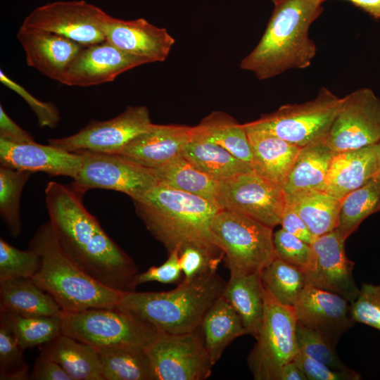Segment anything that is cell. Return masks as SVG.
Returning <instances> with one entry per match:
<instances>
[{
	"label": "cell",
	"mask_w": 380,
	"mask_h": 380,
	"mask_svg": "<svg viewBox=\"0 0 380 380\" xmlns=\"http://www.w3.org/2000/svg\"><path fill=\"white\" fill-rule=\"evenodd\" d=\"M83 195L72 185L46 184V209L61 248L101 284L121 293L135 291L138 267L85 208Z\"/></svg>",
	"instance_id": "cell-1"
},
{
	"label": "cell",
	"mask_w": 380,
	"mask_h": 380,
	"mask_svg": "<svg viewBox=\"0 0 380 380\" xmlns=\"http://www.w3.org/2000/svg\"><path fill=\"white\" fill-rule=\"evenodd\" d=\"M132 201L137 215L168 253L196 246L224 258L210 232L211 221L220 209L215 203L162 183Z\"/></svg>",
	"instance_id": "cell-2"
},
{
	"label": "cell",
	"mask_w": 380,
	"mask_h": 380,
	"mask_svg": "<svg viewBox=\"0 0 380 380\" xmlns=\"http://www.w3.org/2000/svg\"><path fill=\"white\" fill-rule=\"evenodd\" d=\"M324 0H280L256 46L240 63L260 80L290 69L309 67L317 47L309 36L312 23L322 11Z\"/></svg>",
	"instance_id": "cell-3"
},
{
	"label": "cell",
	"mask_w": 380,
	"mask_h": 380,
	"mask_svg": "<svg viewBox=\"0 0 380 380\" xmlns=\"http://www.w3.org/2000/svg\"><path fill=\"white\" fill-rule=\"evenodd\" d=\"M226 281L210 270L183 279L167 291L123 293L118 307L129 311L158 331L184 334L197 329L214 303L222 296Z\"/></svg>",
	"instance_id": "cell-4"
},
{
	"label": "cell",
	"mask_w": 380,
	"mask_h": 380,
	"mask_svg": "<svg viewBox=\"0 0 380 380\" xmlns=\"http://www.w3.org/2000/svg\"><path fill=\"white\" fill-rule=\"evenodd\" d=\"M28 248L42 259L32 280L55 299L63 312L118 306L123 293L101 284L82 270L61 248L49 220L38 227Z\"/></svg>",
	"instance_id": "cell-5"
},
{
	"label": "cell",
	"mask_w": 380,
	"mask_h": 380,
	"mask_svg": "<svg viewBox=\"0 0 380 380\" xmlns=\"http://www.w3.org/2000/svg\"><path fill=\"white\" fill-rule=\"evenodd\" d=\"M273 229L247 215L220 209L210 224L230 277L260 274L276 257Z\"/></svg>",
	"instance_id": "cell-6"
},
{
	"label": "cell",
	"mask_w": 380,
	"mask_h": 380,
	"mask_svg": "<svg viewBox=\"0 0 380 380\" xmlns=\"http://www.w3.org/2000/svg\"><path fill=\"white\" fill-rule=\"evenodd\" d=\"M342 103L343 98L323 87L311 101L283 105L243 126L303 147L326 139Z\"/></svg>",
	"instance_id": "cell-7"
},
{
	"label": "cell",
	"mask_w": 380,
	"mask_h": 380,
	"mask_svg": "<svg viewBox=\"0 0 380 380\" xmlns=\"http://www.w3.org/2000/svg\"><path fill=\"white\" fill-rule=\"evenodd\" d=\"M158 331L120 308L62 313V334L96 348L132 346L146 348Z\"/></svg>",
	"instance_id": "cell-8"
},
{
	"label": "cell",
	"mask_w": 380,
	"mask_h": 380,
	"mask_svg": "<svg viewBox=\"0 0 380 380\" xmlns=\"http://www.w3.org/2000/svg\"><path fill=\"white\" fill-rule=\"evenodd\" d=\"M293 306L283 305L265 289L262 323L247 362L256 380H279L281 368L299 351Z\"/></svg>",
	"instance_id": "cell-9"
},
{
	"label": "cell",
	"mask_w": 380,
	"mask_h": 380,
	"mask_svg": "<svg viewBox=\"0 0 380 380\" xmlns=\"http://www.w3.org/2000/svg\"><path fill=\"white\" fill-rule=\"evenodd\" d=\"M151 380H204L214 366L206 351L201 326L184 334L158 331L145 348Z\"/></svg>",
	"instance_id": "cell-10"
},
{
	"label": "cell",
	"mask_w": 380,
	"mask_h": 380,
	"mask_svg": "<svg viewBox=\"0 0 380 380\" xmlns=\"http://www.w3.org/2000/svg\"><path fill=\"white\" fill-rule=\"evenodd\" d=\"M82 154L83 163L72 186L85 194L93 189L112 190L137 198L159 183L152 169L118 154L88 151Z\"/></svg>",
	"instance_id": "cell-11"
},
{
	"label": "cell",
	"mask_w": 380,
	"mask_h": 380,
	"mask_svg": "<svg viewBox=\"0 0 380 380\" xmlns=\"http://www.w3.org/2000/svg\"><path fill=\"white\" fill-rule=\"evenodd\" d=\"M215 203L220 209L247 215L274 228L286 204L283 189L253 170L219 181Z\"/></svg>",
	"instance_id": "cell-12"
},
{
	"label": "cell",
	"mask_w": 380,
	"mask_h": 380,
	"mask_svg": "<svg viewBox=\"0 0 380 380\" xmlns=\"http://www.w3.org/2000/svg\"><path fill=\"white\" fill-rule=\"evenodd\" d=\"M380 140V99L368 87L343 97L324 139L334 153L362 148Z\"/></svg>",
	"instance_id": "cell-13"
},
{
	"label": "cell",
	"mask_w": 380,
	"mask_h": 380,
	"mask_svg": "<svg viewBox=\"0 0 380 380\" xmlns=\"http://www.w3.org/2000/svg\"><path fill=\"white\" fill-rule=\"evenodd\" d=\"M108 15L83 0L58 1L34 8L21 26L56 33L89 46L106 40L102 25Z\"/></svg>",
	"instance_id": "cell-14"
},
{
	"label": "cell",
	"mask_w": 380,
	"mask_h": 380,
	"mask_svg": "<svg viewBox=\"0 0 380 380\" xmlns=\"http://www.w3.org/2000/svg\"><path fill=\"white\" fill-rule=\"evenodd\" d=\"M152 124L146 106H129L112 119L91 120L77 133L65 137L49 139L48 143L73 153L88 151L116 153Z\"/></svg>",
	"instance_id": "cell-15"
},
{
	"label": "cell",
	"mask_w": 380,
	"mask_h": 380,
	"mask_svg": "<svg viewBox=\"0 0 380 380\" xmlns=\"http://www.w3.org/2000/svg\"><path fill=\"white\" fill-rule=\"evenodd\" d=\"M345 241L336 229L317 237L311 244L312 257L304 272L306 285L336 293L352 303L360 289L353 274L355 262L346 254Z\"/></svg>",
	"instance_id": "cell-16"
},
{
	"label": "cell",
	"mask_w": 380,
	"mask_h": 380,
	"mask_svg": "<svg viewBox=\"0 0 380 380\" xmlns=\"http://www.w3.org/2000/svg\"><path fill=\"white\" fill-rule=\"evenodd\" d=\"M297 322L336 347L341 336L355 324L350 303L342 296L306 285L294 305Z\"/></svg>",
	"instance_id": "cell-17"
},
{
	"label": "cell",
	"mask_w": 380,
	"mask_h": 380,
	"mask_svg": "<svg viewBox=\"0 0 380 380\" xmlns=\"http://www.w3.org/2000/svg\"><path fill=\"white\" fill-rule=\"evenodd\" d=\"M148 63L106 40L84 46L70 63L61 82L65 85L89 87L112 82L119 75Z\"/></svg>",
	"instance_id": "cell-18"
},
{
	"label": "cell",
	"mask_w": 380,
	"mask_h": 380,
	"mask_svg": "<svg viewBox=\"0 0 380 380\" xmlns=\"http://www.w3.org/2000/svg\"><path fill=\"white\" fill-rule=\"evenodd\" d=\"M102 30L107 42L148 63L165 61L175 43L166 29L145 18L126 20L108 15Z\"/></svg>",
	"instance_id": "cell-19"
},
{
	"label": "cell",
	"mask_w": 380,
	"mask_h": 380,
	"mask_svg": "<svg viewBox=\"0 0 380 380\" xmlns=\"http://www.w3.org/2000/svg\"><path fill=\"white\" fill-rule=\"evenodd\" d=\"M83 158L51 144L34 141L14 142L0 138V163L10 168L42 172L52 176L75 179L81 170Z\"/></svg>",
	"instance_id": "cell-20"
},
{
	"label": "cell",
	"mask_w": 380,
	"mask_h": 380,
	"mask_svg": "<svg viewBox=\"0 0 380 380\" xmlns=\"http://www.w3.org/2000/svg\"><path fill=\"white\" fill-rule=\"evenodd\" d=\"M16 37L25 52L27 65L59 82L84 46L56 33L22 26Z\"/></svg>",
	"instance_id": "cell-21"
},
{
	"label": "cell",
	"mask_w": 380,
	"mask_h": 380,
	"mask_svg": "<svg viewBox=\"0 0 380 380\" xmlns=\"http://www.w3.org/2000/svg\"><path fill=\"white\" fill-rule=\"evenodd\" d=\"M194 127L156 125L139 134L116 153L144 167L154 169L163 165L182 152L192 137Z\"/></svg>",
	"instance_id": "cell-22"
},
{
	"label": "cell",
	"mask_w": 380,
	"mask_h": 380,
	"mask_svg": "<svg viewBox=\"0 0 380 380\" xmlns=\"http://www.w3.org/2000/svg\"><path fill=\"white\" fill-rule=\"evenodd\" d=\"M374 144L362 148L334 153L324 191L341 200L378 175Z\"/></svg>",
	"instance_id": "cell-23"
},
{
	"label": "cell",
	"mask_w": 380,
	"mask_h": 380,
	"mask_svg": "<svg viewBox=\"0 0 380 380\" xmlns=\"http://www.w3.org/2000/svg\"><path fill=\"white\" fill-rule=\"evenodd\" d=\"M246 132L251 148L253 170L283 189L301 147L265 132Z\"/></svg>",
	"instance_id": "cell-24"
},
{
	"label": "cell",
	"mask_w": 380,
	"mask_h": 380,
	"mask_svg": "<svg viewBox=\"0 0 380 380\" xmlns=\"http://www.w3.org/2000/svg\"><path fill=\"white\" fill-rule=\"evenodd\" d=\"M40 347V353L57 362L71 380H104L96 348L63 334Z\"/></svg>",
	"instance_id": "cell-25"
},
{
	"label": "cell",
	"mask_w": 380,
	"mask_h": 380,
	"mask_svg": "<svg viewBox=\"0 0 380 380\" xmlns=\"http://www.w3.org/2000/svg\"><path fill=\"white\" fill-rule=\"evenodd\" d=\"M334 155L324 140L301 147L283 186L286 196L324 190Z\"/></svg>",
	"instance_id": "cell-26"
},
{
	"label": "cell",
	"mask_w": 380,
	"mask_h": 380,
	"mask_svg": "<svg viewBox=\"0 0 380 380\" xmlns=\"http://www.w3.org/2000/svg\"><path fill=\"white\" fill-rule=\"evenodd\" d=\"M0 312L23 316H55L63 312L55 299L32 278L0 281Z\"/></svg>",
	"instance_id": "cell-27"
},
{
	"label": "cell",
	"mask_w": 380,
	"mask_h": 380,
	"mask_svg": "<svg viewBox=\"0 0 380 380\" xmlns=\"http://www.w3.org/2000/svg\"><path fill=\"white\" fill-rule=\"evenodd\" d=\"M201 328L206 351L213 365L233 341L248 334L240 316L222 295L205 315Z\"/></svg>",
	"instance_id": "cell-28"
},
{
	"label": "cell",
	"mask_w": 380,
	"mask_h": 380,
	"mask_svg": "<svg viewBox=\"0 0 380 380\" xmlns=\"http://www.w3.org/2000/svg\"><path fill=\"white\" fill-rule=\"evenodd\" d=\"M222 296L239 314L248 334L256 338L265 308V289L260 274L230 277Z\"/></svg>",
	"instance_id": "cell-29"
},
{
	"label": "cell",
	"mask_w": 380,
	"mask_h": 380,
	"mask_svg": "<svg viewBox=\"0 0 380 380\" xmlns=\"http://www.w3.org/2000/svg\"><path fill=\"white\" fill-rule=\"evenodd\" d=\"M182 155L202 171L217 181L253 171L251 165L223 147L193 135Z\"/></svg>",
	"instance_id": "cell-30"
},
{
	"label": "cell",
	"mask_w": 380,
	"mask_h": 380,
	"mask_svg": "<svg viewBox=\"0 0 380 380\" xmlns=\"http://www.w3.org/2000/svg\"><path fill=\"white\" fill-rule=\"evenodd\" d=\"M194 135L215 143L251 163L252 152L243 124L223 111H213L194 127Z\"/></svg>",
	"instance_id": "cell-31"
},
{
	"label": "cell",
	"mask_w": 380,
	"mask_h": 380,
	"mask_svg": "<svg viewBox=\"0 0 380 380\" xmlns=\"http://www.w3.org/2000/svg\"><path fill=\"white\" fill-rule=\"evenodd\" d=\"M286 199L316 237L337 228L341 201L324 190L286 196Z\"/></svg>",
	"instance_id": "cell-32"
},
{
	"label": "cell",
	"mask_w": 380,
	"mask_h": 380,
	"mask_svg": "<svg viewBox=\"0 0 380 380\" xmlns=\"http://www.w3.org/2000/svg\"><path fill=\"white\" fill-rule=\"evenodd\" d=\"M152 170L159 183L215 203L219 181L202 171L182 154Z\"/></svg>",
	"instance_id": "cell-33"
},
{
	"label": "cell",
	"mask_w": 380,
	"mask_h": 380,
	"mask_svg": "<svg viewBox=\"0 0 380 380\" xmlns=\"http://www.w3.org/2000/svg\"><path fill=\"white\" fill-rule=\"evenodd\" d=\"M104 380H151V369L145 348L115 346L96 348Z\"/></svg>",
	"instance_id": "cell-34"
},
{
	"label": "cell",
	"mask_w": 380,
	"mask_h": 380,
	"mask_svg": "<svg viewBox=\"0 0 380 380\" xmlns=\"http://www.w3.org/2000/svg\"><path fill=\"white\" fill-rule=\"evenodd\" d=\"M341 201L336 229L346 240L363 220L380 211V176L376 175Z\"/></svg>",
	"instance_id": "cell-35"
},
{
	"label": "cell",
	"mask_w": 380,
	"mask_h": 380,
	"mask_svg": "<svg viewBox=\"0 0 380 380\" xmlns=\"http://www.w3.org/2000/svg\"><path fill=\"white\" fill-rule=\"evenodd\" d=\"M0 322L6 326L24 350L41 346L62 334V314L23 316L0 312Z\"/></svg>",
	"instance_id": "cell-36"
},
{
	"label": "cell",
	"mask_w": 380,
	"mask_h": 380,
	"mask_svg": "<svg viewBox=\"0 0 380 380\" xmlns=\"http://www.w3.org/2000/svg\"><path fill=\"white\" fill-rule=\"evenodd\" d=\"M264 289L279 303L294 306L306 286L304 271L276 256L260 272Z\"/></svg>",
	"instance_id": "cell-37"
},
{
	"label": "cell",
	"mask_w": 380,
	"mask_h": 380,
	"mask_svg": "<svg viewBox=\"0 0 380 380\" xmlns=\"http://www.w3.org/2000/svg\"><path fill=\"white\" fill-rule=\"evenodd\" d=\"M32 172L0 167V214L11 236L21 234L20 198Z\"/></svg>",
	"instance_id": "cell-38"
},
{
	"label": "cell",
	"mask_w": 380,
	"mask_h": 380,
	"mask_svg": "<svg viewBox=\"0 0 380 380\" xmlns=\"http://www.w3.org/2000/svg\"><path fill=\"white\" fill-rule=\"evenodd\" d=\"M42 265L39 254L29 248L20 250L0 239V281L32 278Z\"/></svg>",
	"instance_id": "cell-39"
},
{
	"label": "cell",
	"mask_w": 380,
	"mask_h": 380,
	"mask_svg": "<svg viewBox=\"0 0 380 380\" xmlns=\"http://www.w3.org/2000/svg\"><path fill=\"white\" fill-rule=\"evenodd\" d=\"M24 350L6 326L0 322V379H30L29 365Z\"/></svg>",
	"instance_id": "cell-40"
},
{
	"label": "cell",
	"mask_w": 380,
	"mask_h": 380,
	"mask_svg": "<svg viewBox=\"0 0 380 380\" xmlns=\"http://www.w3.org/2000/svg\"><path fill=\"white\" fill-rule=\"evenodd\" d=\"M296 334L298 349L303 353L336 370L350 369L339 358L336 347L317 332L297 322Z\"/></svg>",
	"instance_id": "cell-41"
},
{
	"label": "cell",
	"mask_w": 380,
	"mask_h": 380,
	"mask_svg": "<svg viewBox=\"0 0 380 380\" xmlns=\"http://www.w3.org/2000/svg\"><path fill=\"white\" fill-rule=\"evenodd\" d=\"M353 322L380 331V285L363 283L356 299L350 303Z\"/></svg>",
	"instance_id": "cell-42"
},
{
	"label": "cell",
	"mask_w": 380,
	"mask_h": 380,
	"mask_svg": "<svg viewBox=\"0 0 380 380\" xmlns=\"http://www.w3.org/2000/svg\"><path fill=\"white\" fill-rule=\"evenodd\" d=\"M276 256L303 271L308 266L312 253L310 244L284 229L273 234Z\"/></svg>",
	"instance_id": "cell-43"
},
{
	"label": "cell",
	"mask_w": 380,
	"mask_h": 380,
	"mask_svg": "<svg viewBox=\"0 0 380 380\" xmlns=\"http://www.w3.org/2000/svg\"><path fill=\"white\" fill-rule=\"evenodd\" d=\"M0 82L24 99L35 114L41 127L54 128L57 126L61 115L53 103L44 102L35 98L23 87L7 76L2 70L0 71Z\"/></svg>",
	"instance_id": "cell-44"
},
{
	"label": "cell",
	"mask_w": 380,
	"mask_h": 380,
	"mask_svg": "<svg viewBox=\"0 0 380 380\" xmlns=\"http://www.w3.org/2000/svg\"><path fill=\"white\" fill-rule=\"evenodd\" d=\"M179 255L183 279H193L210 270H217L222 260L196 246L182 248Z\"/></svg>",
	"instance_id": "cell-45"
},
{
	"label": "cell",
	"mask_w": 380,
	"mask_h": 380,
	"mask_svg": "<svg viewBox=\"0 0 380 380\" xmlns=\"http://www.w3.org/2000/svg\"><path fill=\"white\" fill-rule=\"evenodd\" d=\"M293 361L301 369L308 380H359L360 373L349 369L336 370L314 360L300 350Z\"/></svg>",
	"instance_id": "cell-46"
},
{
	"label": "cell",
	"mask_w": 380,
	"mask_h": 380,
	"mask_svg": "<svg viewBox=\"0 0 380 380\" xmlns=\"http://www.w3.org/2000/svg\"><path fill=\"white\" fill-rule=\"evenodd\" d=\"M182 273L179 251L174 250L168 253L167 259L163 264L152 266L139 273L137 277V285L151 281L165 284H179L181 282Z\"/></svg>",
	"instance_id": "cell-47"
},
{
	"label": "cell",
	"mask_w": 380,
	"mask_h": 380,
	"mask_svg": "<svg viewBox=\"0 0 380 380\" xmlns=\"http://www.w3.org/2000/svg\"><path fill=\"white\" fill-rule=\"evenodd\" d=\"M280 224L282 229L310 245L317 238L310 231L294 209L287 203L281 216Z\"/></svg>",
	"instance_id": "cell-48"
},
{
	"label": "cell",
	"mask_w": 380,
	"mask_h": 380,
	"mask_svg": "<svg viewBox=\"0 0 380 380\" xmlns=\"http://www.w3.org/2000/svg\"><path fill=\"white\" fill-rule=\"evenodd\" d=\"M32 380H71L64 369L55 361L40 353L36 359L32 372Z\"/></svg>",
	"instance_id": "cell-49"
},
{
	"label": "cell",
	"mask_w": 380,
	"mask_h": 380,
	"mask_svg": "<svg viewBox=\"0 0 380 380\" xmlns=\"http://www.w3.org/2000/svg\"><path fill=\"white\" fill-rule=\"evenodd\" d=\"M0 138L14 142L34 141L33 137L15 122L0 106Z\"/></svg>",
	"instance_id": "cell-50"
},
{
	"label": "cell",
	"mask_w": 380,
	"mask_h": 380,
	"mask_svg": "<svg viewBox=\"0 0 380 380\" xmlns=\"http://www.w3.org/2000/svg\"><path fill=\"white\" fill-rule=\"evenodd\" d=\"M279 380H308L301 369L292 360L281 369Z\"/></svg>",
	"instance_id": "cell-51"
},
{
	"label": "cell",
	"mask_w": 380,
	"mask_h": 380,
	"mask_svg": "<svg viewBox=\"0 0 380 380\" xmlns=\"http://www.w3.org/2000/svg\"><path fill=\"white\" fill-rule=\"evenodd\" d=\"M325 1V0H324ZM375 19H380V0H346Z\"/></svg>",
	"instance_id": "cell-52"
},
{
	"label": "cell",
	"mask_w": 380,
	"mask_h": 380,
	"mask_svg": "<svg viewBox=\"0 0 380 380\" xmlns=\"http://www.w3.org/2000/svg\"><path fill=\"white\" fill-rule=\"evenodd\" d=\"M374 148L377 156V160H378V168L379 172L378 175L380 176V140L374 144Z\"/></svg>",
	"instance_id": "cell-53"
},
{
	"label": "cell",
	"mask_w": 380,
	"mask_h": 380,
	"mask_svg": "<svg viewBox=\"0 0 380 380\" xmlns=\"http://www.w3.org/2000/svg\"><path fill=\"white\" fill-rule=\"evenodd\" d=\"M274 4H276L277 3H278L280 0H270Z\"/></svg>",
	"instance_id": "cell-54"
}]
</instances>
